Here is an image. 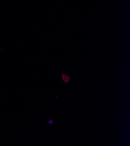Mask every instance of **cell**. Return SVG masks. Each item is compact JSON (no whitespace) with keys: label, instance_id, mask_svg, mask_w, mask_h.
<instances>
[{"label":"cell","instance_id":"7a4b0ae2","mask_svg":"<svg viewBox=\"0 0 130 146\" xmlns=\"http://www.w3.org/2000/svg\"><path fill=\"white\" fill-rule=\"evenodd\" d=\"M47 123H48V124H50V125L53 124V120H49V121H47Z\"/></svg>","mask_w":130,"mask_h":146},{"label":"cell","instance_id":"6da1fadb","mask_svg":"<svg viewBox=\"0 0 130 146\" xmlns=\"http://www.w3.org/2000/svg\"><path fill=\"white\" fill-rule=\"evenodd\" d=\"M62 78H63V81L65 83H68L69 81V79H70V77L69 76H68V75H65L64 74H62Z\"/></svg>","mask_w":130,"mask_h":146}]
</instances>
